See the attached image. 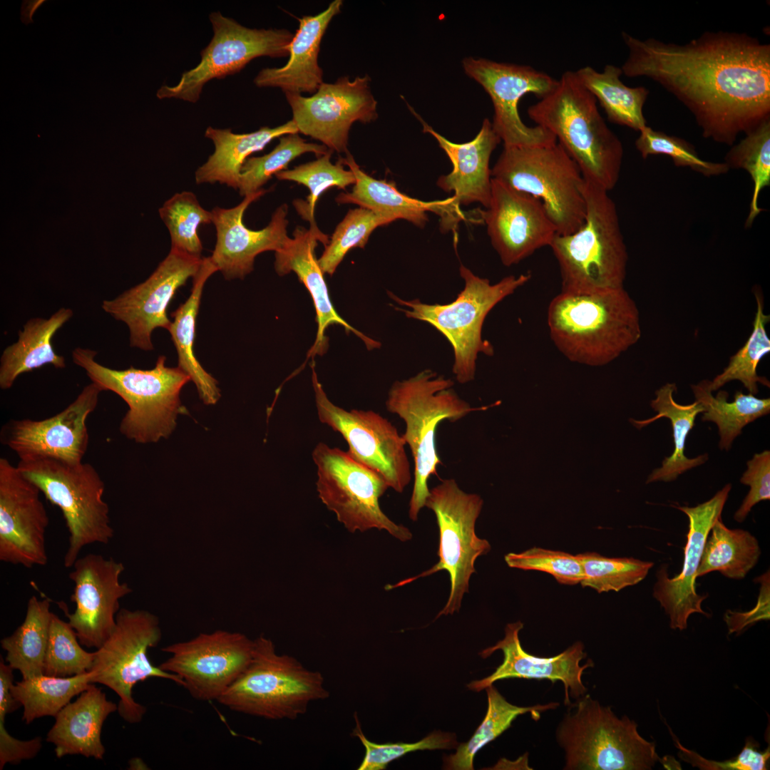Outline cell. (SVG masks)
Listing matches in <instances>:
<instances>
[{
	"label": "cell",
	"instance_id": "obj_49",
	"mask_svg": "<svg viewBox=\"0 0 770 770\" xmlns=\"http://www.w3.org/2000/svg\"><path fill=\"white\" fill-rule=\"evenodd\" d=\"M583 570L580 584L597 592L615 591L637 584L654 565L632 558H607L597 553L578 555Z\"/></svg>",
	"mask_w": 770,
	"mask_h": 770
},
{
	"label": "cell",
	"instance_id": "obj_50",
	"mask_svg": "<svg viewBox=\"0 0 770 770\" xmlns=\"http://www.w3.org/2000/svg\"><path fill=\"white\" fill-rule=\"evenodd\" d=\"M76 632L53 613L46 651L43 674L68 677L89 672L93 664L95 652L86 651Z\"/></svg>",
	"mask_w": 770,
	"mask_h": 770
},
{
	"label": "cell",
	"instance_id": "obj_46",
	"mask_svg": "<svg viewBox=\"0 0 770 770\" xmlns=\"http://www.w3.org/2000/svg\"><path fill=\"white\" fill-rule=\"evenodd\" d=\"M158 211L169 231L171 247L202 258L198 229L202 224L212 223L211 211L203 208L195 195L189 191L175 193Z\"/></svg>",
	"mask_w": 770,
	"mask_h": 770
},
{
	"label": "cell",
	"instance_id": "obj_14",
	"mask_svg": "<svg viewBox=\"0 0 770 770\" xmlns=\"http://www.w3.org/2000/svg\"><path fill=\"white\" fill-rule=\"evenodd\" d=\"M483 504L479 495L465 492L453 478L442 480L429 490L425 506L434 513L439 529L438 561L428 570L392 587L411 583L443 570L447 571L450 577V594L436 618L458 611L464 593L468 592L471 576L476 572V559L491 550L488 541L478 538L475 531Z\"/></svg>",
	"mask_w": 770,
	"mask_h": 770
},
{
	"label": "cell",
	"instance_id": "obj_32",
	"mask_svg": "<svg viewBox=\"0 0 770 770\" xmlns=\"http://www.w3.org/2000/svg\"><path fill=\"white\" fill-rule=\"evenodd\" d=\"M340 159L354 173L356 182L351 192L337 196L338 204H356L386 215L394 221L404 219L419 227H423L428 220L426 212H436L441 220L446 217L453 197L430 202L411 197L400 192L394 182L377 180L364 172L349 152Z\"/></svg>",
	"mask_w": 770,
	"mask_h": 770
},
{
	"label": "cell",
	"instance_id": "obj_4",
	"mask_svg": "<svg viewBox=\"0 0 770 770\" xmlns=\"http://www.w3.org/2000/svg\"><path fill=\"white\" fill-rule=\"evenodd\" d=\"M453 381L431 369L423 370L407 379L395 381L390 388L386 408L405 423L402 436L414 460V486L409 515L418 520L429 494L428 481L437 474L441 461L436 446L438 425L443 421H457L469 414L487 409L473 407L453 389Z\"/></svg>",
	"mask_w": 770,
	"mask_h": 770
},
{
	"label": "cell",
	"instance_id": "obj_58",
	"mask_svg": "<svg viewBox=\"0 0 770 770\" xmlns=\"http://www.w3.org/2000/svg\"><path fill=\"white\" fill-rule=\"evenodd\" d=\"M45 1V0L23 1L21 9V21L26 25L33 23V14L36 11V9Z\"/></svg>",
	"mask_w": 770,
	"mask_h": 770
},
{
	"label": "cell",
	"instance_id": "obj_26",
	"mask_svg": "<svg viewBox=\"0 0 770 770\" xmlns=\"http://www.w3.org/2000/svg\"><path fill=\"white\" fill-rule=\"evenodd\" d=\"M266 192L261 189L248 195L233 207H215L211 210L217 241L210 258L227 279H243L253 270L258 255L280 250L289 238L286 204L276 209L270 223L262 230H252L243 222L247 208Z\"/></svg>",
	"mask_w": 770,
	"mask_h": 770
},
{
	"label": "cell",
	"instance_id": "obj_29",
	"mask_svg": "<svg viewBox=\"0 0 770 770\" xmlns=\"http://www.w3.org/2000/svg\"><path fill=\"white\" fill-rule=\"evenodd\" d=\"M409 109L421 122L423 131L436 138L453 165L452 171L441 176L437 180V185L445 192H454L450 210L455 222L462 218L459 210L461 205L479 202L486 209L488 208L492 179L489 168L490 158L501 141L494 131L492 123L485 118L479 132L473 140L455 143L435 131L411 107Z\"/></svg>",
	"mask_w": 770,
	"mask_h": 770
},
{
	"label": "cell",
	"instance_id": "obj_33",
	"mask_svg": "<svg viewBox=\"0 0 770 770\" xmlns=\"http://www.w3.org/2000/svg\"><path fill=\"white\" fill-rule=\"evenodd\" d=\"M298 133L292 120L277 127H262L248 133H235L230 128L209 126L205 136L212 141L215 150L196 170V183H219L238 190L241 168L252 153L263 150L276 138Z\"/></svg>",
	"mask_w": 770,
	"mask_h": 770
},
{
	"label": "cell",
	"instance_id": "obj_20",
	"mask_svg": "<svg viewBox=\"0 0 770 770\" xmlns=\"http://www.w3.org/2000/svg\"><path fill=\"white\" fill-rule=\"evenodd\" d=\"M202 257L171 247L166 257L143 282L113 299L103 300V310L129 329L130 345L145 351L153 349V332L169 329L167 309L178 289L197 273Z\"/></svg>",
	"mask_w": 770,
	"mask_h": 770
},
{
	"label": "cell",
	"instance_id": "obj_38",
	"mask_svg": "<svg viewBox=\"0 0 770 770\" xmlns=\"http://www.w3.org/2000/svg\"><path fill=\"white\" fill-rule=\"evenodd\" d=\"M48 599H38L35 595L28 601L23 622L9 636L1 640L6 652V662L18 670L23 679L43 674L46 651L48 642L51 620Z\"/></svg>",
	"mask_w": 770,
	"mask_h": 770
},
{
	"label": "cell",
	"instance_id": "obj_35",
	"mask_svg": "<svg viewBox=\"0 0 770 770\" xmlns=\"http://www.w3.org/2000/svg\"><path fill=\"white\" fill-rule=\"evenodd\" d=\"M217 271L210 257H202L200 267L192 278L191 293L188 299L171 314L173 321L168 329L178 353V366L194 382L200 399L206 405L217 402L220 390L216 379L203 369L195 356L194 342L203 288L207 279Z\"/></svg>",
	"mask_w": 770,
	"mask_h": 770
},
{
	"label": "cell",
	"instance_id": "obj_54",
	"mask_svg": "<svg viewBox=\"0 0 770 770\" xmlns=\"http://www.w3.org/2000/svg\"><path fill=\"white\" fill-rule=\"evenodd\" d=\"M679 757L692 766L705 770H766L770 757L769 747L759 751V744L747 739L741 752L734 759L724 761L707 760L695 752L683 747L679 742Z\"/></svg>",
	"mask_w": 770,
	"mask_h": 770
},
{
	"label": "cell",
	"instance_id": "obj_56",
	"mask_svg": "<svg viewBox=\"0 0 770 770\" xmlns=\"http://www.w3.org/2000/svg\"><path fill=\"white\" fill-rule=\"evenodd\" d=\"M8 709L0 707V770L6 764H17L23 760L35 757L42 747L41 737L23 741L13 737L6 731L5 718Z\"/></svg>",
	"mask_w": 770,
	"mask_h": 770
},
{
	"label": "cell",
	"instance_id": "obj_11",
	"mask_svg": "<svg viewBox=\"0 0 770 770\" xmlns=\"http://www.w3.org/2000/svg\"><path fill=\"white\" fill-rule=\"evenodd\" d=\"M17 467L62 512L69 534L63 557L66 568H72L86 546L112 540L109 507L103 498L105 483L91 464L40 458L19 460Z\"/></svg>",
	"mask_w": 770,
	"mask_h": 770
},
{
	"label": "cell",
	"instance_id": "obj_52",
	"mask_svg": "<svg viewBox=\"0 0 770 770\" xmlns=\"http://www.w3.org/2000/svg\"><path fill=\"white\" fill-rule=\"evenodd\" d=\"M356 727L353 736L361 741L365 749L364 756L358 770H384L391 761L405 754L419 750L451 749L457 748L458 743L454 733L434 732L415 743L377 744L369 740L364 734L357 716H354Z\"/></svg>",
	"mask_w": 770,
	"mask_h": 770
},
{
	"label": "cell",
	"instance_id": "obj_6",
	"mask_svg": "<svg viewBox=\"0 0 770 770\" xmlns=\"http://www.w3.org/2000/svg\"><path fill=\"white\" fill-rule=\"evenodd\" d=\"M71 355L91 382L125 401L128 410L119 429L128 439L145 443L168 438L175 427L177 416L187 412L180 395L190 378L178 366H166L163 355L158 358L154 368L145 370L103 366L96 361L97 352L91 349L76 347Z\"/></svg>",
	"mask_w": 770,
	"mask_h": 770
},
{
	"label": "cell",
	"instance_id": "obj_23",
	"mask_svg": "<svg viewBox=\"0 0 770 770\" xmlns=\"http://www.w3.org/2000/svg\"><path fill=\"white\" fill-rule=\"evenodd\" d=\"M69 578L74 587L71 601L76 609L63 610L80 643L88 648H100L114 630L120 600L130 594L132 588L121 582L125 570L121 562L101 554L88 553L72 566Z\"/></svg>",
	"mask_w": 770,
	"mask_h": 770
},
{
	"label": "cell",
	"instance_id": "obj_17",
	"mask_svg": "<svg viewBox=\"0 0 770 770\" xmlns=\"http://www.w3.org/2000/svg\"><path fill=\"white\" fill-rule=\"evenodd\" d=\"M253 649L245 635L217 630L164 647L170 656L158 667L178 677L194 699L217 701L247 668Z\"/></svg>",
	"mask_w": 770,
	"mask_h": 770
},
{
	"label": "cell",
	"instance_id": "obj_8",
	"mask_svg": "<svg viewBox=\"0 0 770 770\" xmlns=\"http://www.w3.org/2000/svg\"><path fill=\"white\" fill-rule=\"evenodd\" d=\"M329 697L321 672L276 652L273 642L254 640L252 659L217 702L232 711L267 719H295L310 703Z\"/></svg>",
	"mask_w": 770,
	"mask_h": 770
},
{
	"label": "cell",
	"instance_id": "obj_27",
	"mask_svg": "<svg viewBox=\"0 0 770 770\" xmlns=\"http://www.w3.org/2000/svg\"><path fill=\"white\" fill-rule=\"evenodd\" d=\"M523 627L520 621L508 624L504 638L480 652L483 658H486L500 650L503 654V661L493 673L470 682L468 688L480 692L496 681L510 678L546 679L553 683L558 681L563 683L565 705L571 704L570 696L577 699L586 694L587 688L582 680V673L585 669L593 667L594 663L589 659L584 665H580L581 660L587 656L583 644L576 642L554 657H535L525 652L520 645L518 635Z\"/></svg>",
	"mask_w": 770,
	"mask_h": 770
},
{
	"label": "cell",
	"instance_id": "obj_43",
	"mask_svg": "<svg viewBox=\"0 0 770 770\" xmlns=\"http://www.w3.org/2000/svg\"><path fill=\"white\" fill-rule=\"evenodd\" d=\"M729 168L745 170L753 182L749 212L744 227L750 228L763 210L759 206V197L770 185V118L745 134L737 144L732 145L724 157Z\"/></svg>",
	"mask_w": 770,
	"mask_h": 770
},
{
	"label": "cell",
	"instance_id": "obj_18",
	"mask_svg": "<svg viewBox=\"0 0 770 770\" xmlns=\"http://www.w3.org/2000/svg\"><path fill=\"white\" fill-rule=\"evenodd\" d=\"M465 73L478 83L491 97L494 115L492 125L504 148L553 144L555 137L539 125L528 126L518 106L522 97L533 93L539 99L549 94L558 80L529 66L499 63L485 58H466Z\"/></svg>",
	"mask_w": 770,
	"mask_h": 770
},
{
	"label": "cell",
	"instance_id": "obj_15",
	"mask_svg": "<svg viewBox=\"0 0 770 770\" xmlns=\"http://www.w3.org/2000/svg\"><path fill=\"white\" fill-rule=\"evenodd\" d=\"M209 19L213 36L201 51L200 63L184 71L176 85H163L156 93L159 99L195 103L208 81L238 73L257 57L289 56L294 34L287 29L247 28L220 11L210 13Z\"/></svg>",
	"mask_w": 770,
	"mask_h": 770
},
{
	"label": "cell",
	"instance_id": "obj_28",
	"mask_svg": "<svg viewBox=\"0 0 770 770\" xmlns=\"http://www.w3.org/2000/svg\"><path fill=\"white\" fill-rule=\"evenodd\" d=\"M325 245L328 236L315 226L309 230L298 226L293 232V238H288L284 246L275 252L274 269L279 276L294 272L299 280L309 292L316 311L317 332L307 358L324 354L328 348L326 330L331 325H339L347 333L353 332L365 344L368 349L379 348L381 344L360 332L341 317L333 306L328 288L315 254L317 242Z\"/></svg>",
	"mask_w": 770,
	"mask_h": 770
},
{
	"label": "cell",
	"instance_id": "obj_25",
	"mask_svg": "<svg viewBox=\"0 0 770 770\" xmlns=\"http://www.w3.org/2000/svg\"><path fill=\"white\" fill-rule=\"evenodd\" d=\"M731 488L730 484L725 485L711 499L694 507L674 506L689 519L682 569L670 578L667 568L662 566L657 573L653 587V597L669 616L673 630L686 629L688 618L693 613L707 615L702 608L707 595L697 593L695 580L706 540L714 524L721 518Z\"/></svg>",
	"mask_w": 770,
	"mask_h": 770
},
{
	"label": "cell",
	"instance_id": "obj_16",
	"mask_svg": "<svg viewBox=\"0 0 770 770\" xmlns=\"http://www.w3.org/2000/svg\"><path fill=\"white\" fill-rule=\"evenodd\" d=\"M312 384L319 421L340 433L347 453L356 461L379 474L389 488L402 493L411 480L406 442L387 419L372 410H346L328 398L314 364Z\"/></svg>",
	"mask_w": 770,
	"mask_h": 770
},
{
	"label": "cell",
	"instance_id": "obj_41",
	"mask_svg": "<svg viewBox=\"0 0 770 770\" xmlns=\"http://www.w3.org/2000/svg\"><path fill=\"white\" fill-rule=\"evenodd\" d=\"M488 696L486 714L472 737L457 746L455 754L443 757V769L473 770L476 754L508 729L520 715L530 713L537 721L543 712L554 709L559 703L550 702L532 707H518L509 703L493 686L485 689Z\"/></svg>",
	"mask_w": 770,
	"mask_h": 770
},
{
	"label": "cell",
	"instance_id": "obj_57",
	"mask_svg": "<svg viewBox=\"0 0 770 770\" xmlns=\"http://www.w3.org/2000/svg\"><path fill=\"white\" fill-rule=\"evenodd\" d=\"M759 580L761 588L756 606L745 613L727 612L725 620L730 632H739L758 620L769 619V573H764Z\"/></svg>",
	"mask_w": 770,
	"mask_h": 770
},
{
	"label": "cell",
	"instance_id": "obj_40",
	"mask_svg": "<svg viewBox=\"0 0 770 770\" xmlns=\"http://www.w3.org/2000/svg\"><path fill=\"white\" fill-rule=\"evenodd\" d=\"M706 540L697 578L719 571L731 579L740 580L757 563L761 549L756 538L741 529H729L718 519Z\"/></svg>",
	"mask_w": 770,
	"mask_h": 770
},
{
	"label": "cell",
	"instance_id": "obj_22",
	"mask_svg": "<svg viewBox=\"0 0 770 770\" xmlns=\"http://www.w3.org/2000/svg\"><path fill=\"white\" fill-rule=\"evenodd\" d=\"M41 490L17 466L0 458V560L31 568L48 562L49 518Z\"/></svg>",
	"mask_w": 770,
	"mask_h": 770
},
{
	"label": "cell",
	"instance_id": "obj_34",
	"mask_svg": "<svg viewBox=\"0 0 770 770\" xmlns=\"http://www.w3.org/2000/svg\"><path fill=\"white\" fill-rule=\"evenodd\" d=\"M73 315L71 309L61 307L49 318H31L24 324L18 340L6 347L1 356V389H9L21 374L45 365L66 367L65 358L55 351L52 338Z\"/></svg>",
	"mask_w": 770,
	"mask_h": 770
},
{
	"label": "cell",
	"instance_id": "obj_47",
	"mask_svg": "<svg viewBox=\"0 0 770 770\" xmlns=\"http://www.w3.org/2000/svg\"><path fill=\"white\" fill-rule=\"evenodd\" d=\"M329 150L324 145L307 143L298 133L286 135L270 153L245 160L241 168L239 193L245 197L262 189L273 175L286 170L291 161L303 153H313L320 157Z\"/></svg>",
	"mask_w": 770,
	"mask_h": 770
},
{
	"label": "cell",
	"instance_id": "obj_53",
	"mask_svg": "<svg viewBox=\"0 0 770 770\" xmlns=\"http://www.w3.org/2000/svg\"><path fill=\"white\" fill-rule=\"evenodd\" d=\"M505 560L510 568L550 574L560 584L577 585L583 579L578 555L563 551L532 548L520 553H510Z\"/></svg>",
	"mask_w": 770,
	"mask_h": 770
},
{
	"label": "cell",
	"instance_id": "obj_9",
	"mask_svg": "<svg viewBox=\"0 0 770 770\" xmlns=\"http://www.w3.org/2000/svg\"><path fill=\"white\" fill-rule=\"evenodd\" d=\"M459 271L465 286L456 299L448 304L406 301L389 294L398 304L409 307L398 310L409 318L428 322L448 340L454 351L453 373L458 383L466 384L475 378L478 354H493V346L481 337L487 314L498 302L526 284L531 274L510 275L492 284L488 279L476 276L463 265Z\"/></svg>",
	"mask_w": 770,
	"mask_h": 770
},
{
	"label": "cell",
	"instance_id": "obj_31",
	"mask_svg": "<svg viewBox=\"0 0 770 770\" xmlns=\"http://www.w3.org/2000/svg\"><path fill=\"white\" fill-rule=\"evenodd\" d=\"M118 704L108 700L101 689L91 683L77 699L55 717L46 741L55 746L57 758L81 755L101 760L106 749L101 741L103 724Z\"/></svg>",
	"mask_w": 770,
	"mask_h": 770
},
{
	"label": "cell",
	"instance_id": "obj_3",
	"mask_svg": "<svg viewBox=\"0 0 770 770\" xmlns=\"http://www.w3.org/2000/svg\"><path fill=\"white\" fill-rule=\"evenodd\" d=\"M536 125L550 131L577 163L585 179L609 192L617 183L624 149L602 117L597 102L574 71L528 109Z\"/></svg>",
	"mask_w": 770,
	"mask_h": 770
},
{
	"label": "cell",
	"instance_id": "obj_21",
	"mask_svg": "<svg viewBox=\"0 0 770 770\" xmlns=\"http://www.w3.org/2000/svg\"><path fill=\"white\" fill-rule=\"evenodd\" d=\"M102 391L99 385L91 382L73 401L51 417L9 420L1 428V444L15 452L19 460L50 458L82 462L89 443L86 421Z\"/></svg>",
	"mask_w": 770,
	"mask_h": 770
},
{
	"label": "cell",
	"instance_id": "obj_5",
	"mask_svg": "<svg viewBox=\"0 0 770 770\" xmlns=\"http://www.w3.org/2000/svg\"><path fill=\"white\" fill-rule=\"evenodd\" d=\"M585 180L583 225L573 233L557 234L549 246L560 268L561 291L624 287L628 254L616 205L607 191Z\"/></svg>",
	"mask_w": 770,
	"mask_h": 770
},
{
	"label": "cell",
	"instance_id": "obj_42",
	"mask_svg": "<svg viewBox=\"0 0 770 770\" xmlns=\"http://www.w3.org/2000/svg\"><path fill=\"white\" fill-rule=\"evenodd\" d=\"M91 672L68 677L45 674L14 683L11 692L24 707L22 720L29 724L43 717H53L91 684Z\"/></svg>",
	"mask_w": 770,
	"mask_h": 770
},
{
	"label": "cell",
	"instance_id": "obj_39",
	"mask_svg": "<svg viewBox=\"0 0 770 770\" xmlns=\"http://www.w3.org/2000/svg\"><path fill=\"white\" fill-rule=\"evenodd\" d=\"M695 399L702 408L703 421L716 423L719 429L721 450L729 451L742 428L756 419L769 414L770 399H760L751 394L737 391L733 401H728L729 394L719 391L713 396L709 380L691 386Z\"/></svg>",
	"mask_w": 770,
	"mask_h": 770
},
{
	"label": "cell",
	"instance_id": "obj_2",
	"mask_svg": "<svg viewBox=\"0 0 770 770\" xmlns=\"http://www.w3.org/2000/svg\"><path fill=\"white\" fill-rule=\"evenodd\" d=\"M550 338L572 361L602 366L641 338L640 313L624 287L591 292L561 291L547 314Z\"/></svg>",
	"mask_w": 770,
	"mask_h": 770
},
{
	"label": "cell",
	"instance_id": "obj_36",
	"mask_svg": "<svg viewBox=\"0 0 770 770\" xmlns=\"http://www.w3.org/2000/svg\"><path fill=\"white\" fill-rule=\"evenodd\" d=\"M676 391L677 386L674 383H667L655 391L656 398L651 401V407L657 413V415L642 421L630 420L638 428L661 418L669 419L671 421L674 446L673 452L669 456L664 458L661 467L652 472L647 483L672 481L679 475L708 460L707 454L693 458H689L684 454L687 437L694 426L697 416L702 413L703 408L697 401L684 405L677 403L673 398Z\"/></svg>",
	"mask_w": 770,
	"mask_h": 770
},
{
	"label": "cell",
	"instance_id": "obj_12",
	"mask_svg": "<svg viewBox=\"0 0 770 770\" xmlns=\"http://www.w3.org/2000/svg\"><path fill=\"white\" fill-rule=\"evenodd\" d=\"M158 617L144 610L120 609L112 633L95 651L91 683L112 689L119 697V715L130 724L139 723L146 708L133 697L136 684L149 678L171 680L183 687L176 675L162 670L149 659L148 650L161 640Z\"/></svg>",
	"mask_w": 770,
	"mask_h": 770
},
{
	"label": "cell",
	"instance_id": "obj_19",
	"mask_svg": "<svg viewBox=\"0 0 770 770\" xmlns=\"http://www.w3.org/2000/svg\"><path fill=\"white\" fill-rule=\"evenodd\" d=\"M365 75L350 81L349 76L334 83H322L309 97L285 93L299 132L321 141L332 151L347 153L349 132L359 121L368 123L378 117L377 102Z\"/></svg>",
	"mask_w": 770,
	"mask_h": 770
},
{
	"label": "cell",
	"instance_id": "obj_45",
	"mask_svg": "<svg viewBox=\"0 0 770 770\" xmlns=\"http://www.w3.org/2000/svg\"><path fill=\"white\" fill-rule=\"evenodd\" d=\"M332 153V150H329L316 160L299 165L292 170L280 171L275 175L279 180L294 181L309 190L307 201L297 200L294 205L302 218L309 221L310 226L317 225L314 217V207L325 190L333 187L344 189L356 182L354 173L350 170L344 169L340 158L336 164L331 162Z\"/></svg>",
	"mask_w": 770,
	"mask_h": 770
},
{
	"label": "cell",
	"instance_id": "obj_30",
	"mask_svg": "<svg viewBox=\"0 0 770 770\" xmlns=\"http://www.w3.org/2000/svg\"><path fill=\"white\" fill-rule=\"evenodd\" d=\"M342 4V0H334L322 12L299 19V28L289 46L287 63L282 67L262 69L254 83L260 88H279L284 93L314 94L323 83V71L318 63L321 41Z\"/></svg>",
	"mask_w": 770,
	"mask_h": 770
},
{
	"label": "cell",
	"instance_id": "obj_48",
	"mask_svg": "<svg viewBox=\"0 0 770 770\" xmlns=\"http://www.w3.org/2000/svg\"><path fill=\"white\" fill-rule=\"evenodd\" d=\"M393 221L386 215L361 207L349 210L318 260L322 272L332 275L351 249L364 248L376 228Z\"/></svg>",
	"mask_w": 770,
	"mask_h": 770
},
{
	"label": "cell",
	"instance_id": "obj_24",
	"mask_svg": "<svg viewBox=\"0 0 770 770\" xmlns=\"http://www.w3.org/2000/svg\"><path fill=\"white\" fill-rule=\"evenodd\" d=\"M478 214L493 248L507 267L550 246L558 234L539 199L493 178L489 205Z\"/></svg>",
	"mask_w": 770,
	"mask_h": 770
},
{
	"label": "cell",
	"instance_id": "obj_7",
	"mask_svg": "<svg viewBox=\"0 0 770 770\" xmlns=\"http://www.w3.org/2000/svg\"><path fill=\"white\" fill-rule=\"evenodd\" d=\"M556 730L565 770H650L659 761L654 742L626 715L618 718L589 694L571 702Z\"/></svg>",
	"mask_w": 770,
	"mask_h": 770
},
{
	"label": "cell",
	"instance_id": "obj_10",
	"mask_svg": "<svg viewBox=\"0 0 770 770\" xmlns=\"http://www.w3.org/2000/svg\"><path fill=\"white\" fill-rule=\"evenodd\" d=\"M491 177L539 199L559 235L584 223L585 180L577 163L558 143L503 148Z\"/></svg>",
	"mask_w": 770,
	"mask_h": 770
},
{
	"label": "cell",
	"instance_id": "obj_37",
	"mask_svg": "<svg viewBox=\"0 0 770 770\" xmlns=\"http://www.w3.org/2000/svg\"><path fill=\"white\" fill-rule=\"evenodd\" d=\"M575 72L580 83L600 103L609 121L637 131L647 125L643 107L650 91L645 86L630 87L624 84L620 79L621 67L607 64L600 72L587 66Z\"/></svg>",
	"mask_w": 770,
	"mask_h": 770
},
{
	"label": "cell",
	"instance_id": "obj_44",
	"mask_svg": "<svg viewBox=\"0 0 770 770\" xmlns=\"http://www.w3.org/2000/svg\"><path fill=\"white\" fill-rule=\"evenodd\" d=\"M757 309L753 322V330L744 344L736 354L730 357L729 364L724 371L709 381L712 392L715 391L733 380L741 381L749 394L758 393V383L769 387L766 378L757 374V366L764 356L770 352V340L765 326L770 316L764 313V303L761 295L755 293Z\"/></svg>",
	"mask_w": 770,
	"mask_h": 770
},
{
	"label": "cell",
	"instance_id": "obj_13",
	"mask_svg": "<svg viewBox=\"0 0 770 770\" xmlns=\"http://www.w3.org/2000/svg\"><path fill=\"white\" fill-rule=\"evenodd\" d=\"M312 458L317 468L318 496L348 531L376 528L402 542L411 539L409 529L392 521L380 508L379 498L389 486L379 474L347 451L323 442L314 446Z\"/></svg>",
	"mask_w": 770,
	"mask_h": 770
},
{
	"label": "cell",
	"instance_id": "obj_1",
	"mask_svg": "<svg viewBox=\"0 0 770 770\" xmlns=\"http://www.w3.org/2000/svg\"><path fill=\"white\" fill-rule=\"evenodd\" d=\"M622 38L629 78L659 84L694 115L704 138L732 146L770 118V44L746 33L705 31L687 43Z\"/></svg>",
	"mask_w": 770,
	"mask_h": 770
},
{
	"label": "cell",
	"instance_id": "obj_51",
	"mask_svg": "<svg viewBox=\"0 0 770 770\" xmlns=\"http://www.w3.org/2000/svg\"><path fill=\"white\" fill-rule=\"evenodd\" d=\"M639 132L635 145L644 159L650 155H665L672 159L676 166L689 167L707 177L724 175L730 169L724 162L702 159L694 147L683 138L653 130L647 125Z\"/></svg>",
	"mask_w": 770,
	"mask_h": 770
},
{
	"label": "cell",
	"instance_id": "obj_55",
	"mask_svg": "<svg viewBox=\"0 0 770 770\" xmlns=\"http://www.w3.org/2000/svg\"><path fill=\"white\" fill-rule=\"evenodd\" d=\"M740 481L750 487V490L741 505L736 511L734 518L743 522L754 505L761 500L770 498V451H764L756 453L747 461V469Z\"/></svg>",
	"mask_w": 770,
	"mask_h": 770
}]
</instances>
